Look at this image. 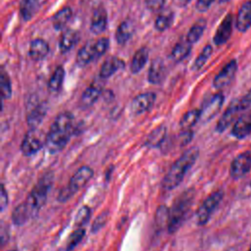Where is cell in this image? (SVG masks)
<instances>
[{
    "label": "cell",
    "instance_id": "40",
    "mask_svg": "<svg viewBox=\"0 0 251 251\" xmlns=\"http://www.w3.org/2000/svg\"><path fill=\"white\" fill-rule=\"evenodd\" d=\"M109 44H110V42L107 37H101V38H98L96 41H94L93 45H94L96 59L106 53V51L109 48Z\"/></svg>",
    "mask_w": 251,
    "mask_h": 251
},
{
    "label": "cell",
    "instance_id": "28",
    "mask_svg": "<svg viewBox=\"0 0 251 251\" xmlns=\"http://www.w3.org/2000/svg\"><path fill=\"white\" fill-rule=\"evenodd\" d=\"M148 61V50L145 47L139 48L133 55L130 62V72L132 74L139 73Z\"/></svg>",
    "mask_w": 251,
    "mask_h": 251
},
{
    "label": "cell",
    "instance_id": "34",
    "mask_svg": "<svg viewBox=\"0 0 251 251\" xmlns=\"http://www.w3.org/2000/svg\"><path fill=\"white\" fill-rule=\"evenodd\" d=\"M206 27V21L201 19L199 21H197L188 30L187 34H186V40L190 43L193 44L195 42H197L200 37L202 36L204 29Z\"/></svg>",
    "mask_w": 251,
    "mask_h": 251
},
{
    "label": "cell",
    "instance_id": "10",
    "mask_svg": "<svg viewBox=\"0 0 251 251\" xmlns=\"http://www.w3.org/2000/svg\"><path fill=\"white\" fill-rule=\"evenodd\" d=\"M241 107L239 105V100L235 99L233 100L226 109L220 120L218 121V124L216 126V130L218 132H223L225 131L230 124L236 119L237 115L239 112H241Z\"/></svg>",
    "mask_w": 251,
    "mask_h": 251
},
{
    "label": "cell",
    "instance_id": "15",
    "mask_svg": "<svg viewBox=\"0 0 251 251\" xmlns=\"http://www.w3.org/2000/svg\"><path fill=\"white\" fill-rule=\"evenodd\" d=\"M251 27V0L245 1L239 8L236 17V28L244 32Z\"/></svg>",
    "mask_w": 251,
    "mask_h": 251
},
{
    "label": "cell",
    "instance_id": "9",
    "mask_svg": "<svg viewBox=\"0 0 251 251\" xmlns=\"http://www.w3.org/2000/svg\"><path fill=\"white\" fill-rule=\"evenodd\" d=\"M156 94L154 92L140 93L133 98L130 104V111L134 115H140L149 111L154 105Z\"/></svg>",
    "mask_w": 251,
    "mask_h": 251
},
{
    "label": "cell",
    "instance_id": "4",
    "mask_svg": "<svg viewBox=\"0 0 251 251\" xmlns=\"http://www.w3.org/2000/svg\"><path fill=\"white\" fill-rule=\"evenodd\" d=\"M193 198L194 191L192 189L184 190L176 198L172 205V209L170 210V221L168 225L169 233H174L180 227L190 209Z\"/></svg>",
    "mask_w": 251,
    "mask_h": 251
},
{
    "label": "cell",
    "instance_id": "29",
    "mask_svg": "<svg viewBox=\"0 0 251 251\" xmlns=\"http://www.w3.org/2000/svg\"><path fill=\"white\" fill-rule=\"evenodd\" d=\"M31 217L30 212L28 211L25 202L19 204L15 207L12 213V222L16 226H23L25 225Z\"/></svg>",
    "mask_w": 251,
    "mask_h": 251
},
{
    "label": "cell",
    "instance_id": "16",
    "mask_svg": "<svg viewBox=\"0 0 251 251\" xmlns=\"http://www.w3.org/2000/svg\"><path fill=\"white\" fill-rule=\"evenodd\" d=\"M79 40V32L75 29L69 28L61 36L59 41V50L62 54L71 51Z\"/></svg>",
    "mask_w": 251,
    "mask_h": 251
},
{
    "label": "cell",
    "instance_id": "44",
    "mask_svg": "<svg viewBox=\"0 0 251 251\" xmlns=\"http://www.w3.org/2000/svg\"><path fill=\"white\" fill-rule=\"evenodd\" d=\"M214 0H197L195 5L196 10L199 12H205L210 8Z\"/></svg>",
    "mask_w": 251,
    "mask_h": 251
},
{
    "label": "cell",
    "instance_id": "22",
    "mask_svg": "<svg viewBox=\"0 0 251 251\" xmlns=\"http://www.w3.org/2000/svg\"><path fill=\"white\" fill-rule=\"evenodd\" d=\"M47 112V107L45 104L41 103L31 109L26 116V123L30 130H34L43 121Z\"/></svg>",
    "mask_w": 251,
    "mask_h": 251
},
{
    "label": "cell",
    "instance_id": "39",
    "mask_svg": "<svg viewBox=\"0 0 251 251\" xmlns=\"http://www.w3.org/2000/svg\"><path fill=\"white\" fill-rule=\"evenodd\" d=\"M90 216H91V210L89 209V207H87V206L81 207L78 210L75 220V227H83V226L88 223Z\"/></svg>",
    "mask_w": 251,
    "mask_h": 251
},
{
    "label": "cell",
    "instance_id": "19",
    "mask_svg": "<svg viewBox=\"0 0 251 251\" xmlns=\"http://www.w3.org/2000/svg\"><path fill=\"white\" fill-rule=\"evenodd\" d=\"M125 62L117 57L108 58L100 68L99 75L101 78H108L116 74L118 71L124 69Z\"/></svg>",
    "mask_w": 251,
    "mask_h": 251
},
{
    "label": "cell",
    "instance_id": "35",
    "mask_svg": "<svg viewBox=\"0 0 251 251\" xmlns=\"http://www.w3.org/2000/svg\"><path fill=\"white\" fill-rule=\"evenodd\" d=\"M84 234L85 229L83 227H76L70 235L65 246L62 248V251H72L82 240Z\"/></svg>",
    "mask_w": 251,
    "mask_h": 251
},
{
    "label": "cell",
    "instance_id": "5",
    "mask_svg": "<svg viewBox=\"0 0 251 251\" xmlns=\"http://www.w3.org/2000/svg\"><path fill=\"white\" fill-rule=\"evenodd\" d=\"M93 170L88 166L80 167L70 178L69 183L63 187L58 194V201L65 202L81 189L92 177Z\"/></svg>",
    "mask_w": 251,
    "mask_h": 251
},
{
    "label": "cell",
    "instance_id": "17",
    "mask_svg": "<svg viewBox=\"0 0 251 251\" xmlns=\"http://www.w3.org/2000/svg\"><path fill=\"white\" fill-rule=\"evenodd\" d=\"M166 75V67L160 58L152 61L148 71V81L152 84H158L163 81Z\"/></svg>",
    "mask_w": 251,
    "mask_h": 251
},
{
    "label": "cell",
    "instance_id": "47",
    "mask_svg": "<svg viewBox=\"0 0 251 251\" xmlns=\"http://www.w3.org/2000/svg\"><path fill=\"white\" fill-rule=\"evenodd\" d=\"M221 3H226V2H227L228 0H219Z\"/></svg>",
    "mask_w": 251,
    "mask_h": 251
},
{
    "label": "cell",
    "instance_id": "27",
    "mask_svg": "<svg viewBox=\"0 0 251 251\" xmlns=\"http://www.w3.org/2000/svg\"><path fill=\"white\" fill-rule=\"evenodd\" d=\"M167 128L165 126H160L154 128L146 138L145 145L150 148H156L162 145L166 138Z\"/></svg>",
    "mask_w": 251,
    "mask_h": 251
},
{
    "label": "cell",
    "instance_id": "45",
    "mask_svg": "<svg viewBox=\"0 0 251 251\" xmlns=\"http://www.w3.org/2000/svg\"><path fill=\"white\" fill-rule=\"evenodd\" d=\"M7 205H8V194H7V191L5 189V186L2 185L1 196H0V208H1V211H3L6 208Z\"/></svg>",
    "mask_w": 251,
    "mask_h": 251
},
{
    "label": "cell",
    "instance_id": "11",
    "mask_svg": "<svg viewBox=\"0 0 251 251\" xmlns=\"http://www.w3.org/2000/svg\"><path fill=\"white\" fill-rule=\"evenodd\" d=\"M236 70H237L236 61L231 60L215 76V78L213 80V86L217 89H221V88L226 86L227 84H229L235 75Z\"/></svg>",
    "mask_w": 251,
    "mask_h": 251
},
{
    "label": "cell",
    "instance_id": "12",
    "mask_svg": "<svg viewBox=\"0 0 251 251\" xmlns=\"http://www.w3.org/2000/svg\"><path fill=\"white\" fill-rule=\"evenodd\" d=\"M232 15L227 14L225 19L222 21L220 25L218 26L215 35H214V42L216 45H222L226 43L228 38L231 35V30H232Z\"/></svg>",
    "mask_w": 251,
    "mask_h": 251
},
{
    "label": "cell",
    "instance_id": "20",
    "mask_svg": "<svg viewBox=\"0 0 251 251\" xmlns=\"http://www.w3.org/2000/svg\"><path fill=\"white\" fill-rule=\"evenodd\" d=\"M48 52H49L48 43L41 38H35L29 44L28 55L30 59H32L33 61H40L44 59L47 56Z\"/></svg>",
    "mask_w": 251,
    "mask_h": 251
},
{
    "label": "cell",
    "instance_id": "8",
    "mask_svg": "<svg viewBox=\"0 0 251 251\" xmlns=\"http://www.w3.org/2000/svg\"><path fill=\"white\" fill-rule=\"evenodd\" d=\"M225 97L222 93H217L211 96L200 109V120L208 122L213 119L221 110Z\"/></svg>",
    "mask_w": 251,
    "mask_h": 251
},
{
    "label": "cell",
    "instance_id": "31",
    "mask_svg": "<svg viewBox=\"0 0 251 251\" xmlns=\"http://www.w3.org/2000/svg\"><path fill=\"white\" fill-rule=\"evenodd\" d=\"M64 77H65V70L62 66H58L55 69L54 73L52 74L48 81V89L53 93L59 92L60 89L62 88Z\"/></svg>",
    "mask_w": 251,
    "mask_h": 251
},
{
    "label": "cell",
    "instance_id": "49",
    "mask_svg": "<svg viewBox=\"0 0 251 251\" xmlns=\"http://www.w3.org/2000/svg\"><path fill=\"white\" fill-rule=\"evenodd\" d=\"M248 251H251V246H250V248H249V250Z\"/></svg>",
    "mask_w": 251,
    "mask_h": 251
},
{
    "label": "cell",
    "instance_id": "37",
    "mask_svg": "<svg viewBox=\"0 0 251 251\" xmlns=\"http://www.w3.org/2000/svg\"><path fill=\"white\" fill-rule=\"evenodd\" d=\"M213 52V48L211 45H206L203 50L200 52V54L198 55V57L195 59L193 65H192V70L193 71H198L200 70L208 61V59L210 58V56L212 55Z\"/></svg>",
    "mask_w": 251,
    "mask_h": 251
},
{
    "label": "cell",
    "instance_id": "43",
    "mask_svg": "<svg viewBox=\"0 0 251 251\" xmlns=\"http://www.w3.org/2000/svg\"><path fill=\"white\" fill-rule=\"evenodd\" d=\"M238 100H239V105L242 111L250 108L251 107V89L243 97H241Z\"/></svg>",
    "mask_w": 251,
    "mask_h": 251
},
{
    "label": "cell",
    "instance_id": "13",
    "mask_svg": "<svg viewBox=\"0 0 251 251\" xmlns=\"http://www.w3.org/2000/svg\"><path fill=\"white\" fill-rule=\"evenodd\" d=\"M231 134L238 139L251 134V112L243 114L236 119L231 129Z\"/></svg>",
    "mask_w": 251,
    "mask_h": 251
},
{
    "label": "cell",
    "instance_id": "2",
    "mask_svg": "<svg viewBox=\"0 0 251 251\" xmlns=\"http://www.w3.org/2000/svg\"><path fill=\"white\" fill-rule=\"evenodd\" d=\"M198 156L199 149L197 147H191L176 159L162 180L163 189L169 191L176 188L183 180L189 169L195 164Z\"/></svg>",
    "mask_w": 251,
    "mask_h": 251
},
{
    "label": "cell",
    "instance_id": "18",
    "mask_svg": "<svg viewBox=\"0 0 251 251\" xmlns=\"http://www.w3.org/2000/svg\"><path fill=\"white\" fill-rule=\"evenodd\" d=\"M108 25V18L107 13L103 7L97 8L92 15L91 23H90V30L95 33L99 34L103 32Z\"/></svg>",
    "mask_w": 251,
    "mask_h": 251
},
{
    "label": "cell",
    "instance_id": "36",
    "mask_svg": "<svg viewBox=\"0 0 251 251\" xmlns=\"http://www.w3.org/2000/svg\"><path fill=\"white\" fill-rule=\"evenodd\" d=\"M169 221H170V210L168 209V207L161 205L157 209L156 215H155L156 226L160 228L165 227V226H167V227H168Z\"/></svg>",
    "mask_w": 251,
    "mask_h": 251
},
{
    "label": "cell",
    "instance_id": "23",
    "mask_svg": "<svg viewBox=\"0 0 251 251\" xmlns=\"http://www.w3.org/2000/svg\"><path fill=\"white\" fill-rule=\"evenodd\" d=\"M94 41H90L84 44L77 52L75 63L78 67H85L87 66L92 60L96 59L95 51H94Z\"/></svg>",
    "mask_w": 251,
    "mask_h": 251
},
{
    "label": "cell",
    "instance_id": "3",
    "mask_svg": "<svg viewBox=\"0 0 251 251\" xmlns=\"http://www.w3.org/2000/svg\"><path fill=\"white\" fill-rule=\"evenodd\" d=\"M53 183L52 172L45 173L33 186L29 194L27 195L25 204L26 205L31 217L36 216L39 210L44 206L47 200L49 190Z\"/></svg>",
    "mask_w": 251,
    "mask_h": 251
},
{
    "label": "cell",
    "instance_id": "32",
    "mask_svg": "<svg viewBox=\"0 0 251 251\" xmlns=\"http://www.w3.org/2000/svg\"><path fill=\"white\" fill-rule=\"evenodd\" d=\"M200 120V110L199 109H193L188 112H186L179 121V126L180 129L183 130H189L192 128V126Z\"/></svg>",
    "mask_w": 251,
    "mask_h": 251
},
{
    "label": "cell",
    "instance_id": "25",
    "mask_svg": "<svg viewBox=\"0 0 251 251\" xmlns=\"http://www.w3.org/2000/svg\"><path fill=\"white\" fill-rule=\"evenodd\" d=\"M100 95H101V88L96 85H90L82 92L79 100V105L82 108L91 107L98 100Z\"/></svg>",
    "mask_w": 251,
    "mask_h": 251
},
{
    "label": "cell",
    "instance_id": "42",
    "mask_svg": "<svg viewBox=\"0 0 251 251\" xmlns=\"http://www.w3.org/2000/svg\"><path fill=\"white\" fill-rule=\"evenodd\" d=\"M165 4V0H145V5L152 12L160 11Z\"/></svg>",
    "mask_w": 251,
    "mask_h": 251
},
{
    "label": "cell",
    "instance_id": "26",
    "mask_svg": "<svg viewBox=\"0 0 251 251\" xmlns=\"http://www.w3.org/2000/svg\"><path fill=\"white\" fill-rule=\"evenodd\" d=\"M191 46H192V44H190L186 39L177 42L173 47V50L170 55L171 59L176 63L181 62L189 55V53L191 51Z\"/></svg>",
    "mask_w": 251,
    "mask_h": 251
},
{
    "label": "cell",
    "instance_id": "7",
    "mask_svg": "<svg viewBox=\"0 0 251 251\" xmlns=\"http://www.w3.org/2000/svg\"><path fill=\"white\" fill-rule=\"evenodd\" d=\"M251 170V152L245 151L237 155L231 162L229 175L232 178L238 179L247 175Z\"/></svg>",
    "mask_w": 251,
    "mask_h": 251
},
{
    "label": "cell",
    "instance_id": "21",
    "mask_svg": "<svg viewBox=\"0 0 251 251\" xmlns=\"http://www.w3.org/2000/svg\"><path fill=\"white\" fill-rule=\"evenodd\" d=\"M48 0H22L21 16L25 21L31 19Z\"/></svg>",
    "mask_w": 251,
    "mask_h": 251
},
{
    "label": "cell",
    "instance_id": "46",
    "mask_svg": "<svg viewBox=\"0 0 251 251\" xmlns=\"http://www.w3.org/2000/svg\"><path fill=\"white\" fill-rule=\"evenodd\" d=\"M179 1V3L182 5V6H185V5H187L191 0H178Z\"/></svg>",
    "mask_w": 251,
    "mask_h": 251
},
{
    "label": "cell",
    "instance_id": "48",
    "mask_svg": "<svg viewBox=\"0 0 251 251\" xmlns=\"http://www.w3.org/2000/svg\"><path fill=\"white\" fill-rule=\"evenodd\" d=\"M8 251H16V250H14V249H12V250H8Z\"/></svg>",
    "mask_w": 251,
    "mask_h": 251
},
{
    "label": "cell",
    "instance_id": "24",
    "mask_svg": "<svg viewBox=\"0 0 251 251\" xmlns=\"http://www.w3.org/2000/svg\"><path fill=\"white\" fill-rule=\"evenodd\" d=\"M134 31V26L133 24L130 21H124L120 24V25L117 28L116 31V41L120 44V45H124L126 44L130 37L132 36Z\"/></svg>",
    "mask_w": 251,
    "mask_h": 251
},
{
    "label": "cell",
    "instance_id": "1",
    "mask_svg": "<svg viewBox=\"0 0 251 251\" xmlns=\"http://www.w3.org/2000/svg\"><path fill=\"white\" fill-rule=\"evenodd\" d=\"M74 130V116L70 112L60 113L52 123L46 136L45 146L51 154L60 152L69 142Z\"/></svg>",
    "mask_w": 251,
    "mask_h": 251
},
{
    "label": "cell",
    "instance_id": "38",
    "mask_svg": "<svg viewBox=\"0 0 251 251\" xmlns=\"http://www.w3.org/2000/svg\"><path fill=\"white\" fill-rule=\"evenodd\" d=\"M0 92L2 99H9L12 95L11 80L5 72H2L0 75Z\"/></svg>",
    "mask_w": 251,
    "mask_h": 251
},
{
    "label": "cell",
    "instance_id": "14",
    "mask_svg": "<svg viewBox=\"0 0 251 251\" xmlns=\"http://www.w3.org/2000/svg\"><path fill=\"white\" fill-rule=\"evenodd\" d=\"M42 146L43 144L41 140L32 132V130H29L21 143V151L25 156H31L38 152Z\"/></svg>",
    "mask_w": 251,
    "mask_h": 251
},
{
    "label": "cell",
    "instance_id": "41",
    "mask_svg": "<svg viewBox=\"0 0 251 251\" xmlns=\"http://www.w3.org/2000/svg\"><path fill=\"white\" fill-rule=\"evenodd\" d=\"M107 220H108V212L107 211H105V212L101 213L100 215H98L95 218L94 223L92 224L91 231L92 232H97L99 229H101L106 225Z\"/></svg>",
    "mask_w": 251,
    "mask_h": 251
},
{
    "label": "cell",
    "instance_id": "30",
    "mask_svg": "<svg viewBox=\"0 0 251 251\" xmlns=\"http://www.w3.org/2000/svg\"><path fill=\"white\" fill-rule=\"evenodd\" d=\"M72 16H73V10L70 7H65L59 10L57 13L54 14L52 19L54 28L57 30H60L63 27H65L67 23L71 20Z\"/></svg>",
    "mask_w": 251,
    "mask_h": 251
},
{
    "label": "cell",
    "instance_id": "33",
    "mask_svg": "<svg viewBox=\"0 0 251 251\" xmlns=\"http://www.w3.org/2000/svg\"><path fill=\"white\" fill-rule=\"evenodd\" d=\"M173 22H174V13L169 10H166L158 15V17L155 20L154 26L158 31H164L171 26Z\"/></svg>",
    "mask_w": 251,
    "mask_h": 251
},
{
    "label": "cell",
    "instance_id": "6",
    "mask_svg": "<svg viewBox=\"0 0 251 251\" xmlns=\"http://www.w3.org/2000/svg\"><path fill=\"white\" fill-rule=\"evenodd\" d=\"M224 197L223 190H217L211 193L199 206L197 212H196V222L199 226L206 225L216 208L221 203L222 199Z\"/></svg>",
    "mask_w": 251,
    "mask_h": 251
}]
</instances>
